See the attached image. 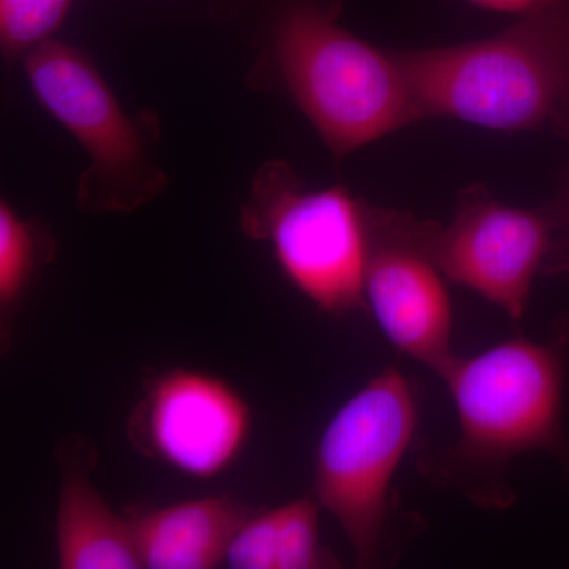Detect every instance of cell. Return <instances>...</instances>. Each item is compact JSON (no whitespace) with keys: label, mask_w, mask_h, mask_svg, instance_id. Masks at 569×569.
Segmentation results:
<instances>
[{"label":"cell","mask_w":569,"mask_h":569,"mask_svg":"<svg viewBox=\"0 0 569 569\" xmlns=\"http://www.w3.org/2000/svg\"><path fill=\"white\" fill-rule=\"evenodd\" d=\"M568 351L569 316H563L542 342L518 336L468 358L456 355L440 378L455 402L459 437L422 452L419 471L490 511L515 505L509 467L527 452L556 459L569 486Z\"/></svg>","instance_id":"obj_1"},{"label":"cell","mask_w":569,"mask_h":569,"mask_svg":"<svg viewBox=\"0 0 569 569\" xmlns=\"http://www.w3.org/2000/svg\"><path fill=\"white\" fill-rule=\"evenodd\" d=\"M396 54L421 119L569 138V0L489 39Z\"/></svg>","instance_id":"obj_2"},{"label":"cell","mask_w":569,"mask_h":569,"mask_svg":"<svg viewBox=\"0 0 569 569\" xmlns=\"http://www.w3.org/2000/svg\"><path fill=\"white\" fill-rule=\"evenodd\" d=\"M272 52L284 89L336 160L421 119L396 52L358 39L316 2L284 7Z\"/></svg>","instance_id":"obj_3"},{"label":"cell","mask_w":569,"mask_h":569,"mask_svg":"<svg viewBox=\"0 0 569 569\" xmlns=\"http://www.w3.org/2000/svg\"><path fill=\"white\" fill-rule=\"evenodd\" d=\"M418 418L411 381L388 367L337 410L320 438L313 497L346 533L358 567L383 559L392 479L417 436Z\"/></svg>","instance_id":"obj_4"},{"label":"cell","mask_w":569,"mask_h":569,"mask_svg":"<svg viewBox=\"0 0 569 569\" xmlns=\"http://www.w3.org/2000/svg\"><path fill=\"white\" fill-rule=\"evenodd\" d=\"M370 204L343 187L307 190L283 162L258 171L241 224L247 236L271 242L277 264L328 316L366 309Z\"/></svg>","instance_id":"obj_5"},{"label":"cell","mask_w":569,"mask_h":569,"mask_svg":"<svg viewBox=\"0 0 569 569\" xmlns=\"http://www.w3.org/2000/svg\"><path fill=\"white\" fill-rule=\"evenodd\" d=\"M24 71L37 102L91 159L78 187L82 211L132 212L163 192L168 178L144 133L88 54L48 40L24 56Z\"/></svg>","instance_id":"obj_6"},{"label":"cell","mask_w":569,"mask_h":569,"mask_svg":"<svg viewBox=\"0 0 569 569\" xmlns=\"http://www.w3.org/2000/svg\"><path fill=\"white\" fill-rule=\"evenodd\" d=\"M369 223L366 309L397 351L440 377L456 356L455 310L430 246L432 220L370 206Z\"/></svg>","instance_id":"obj_7"},{"label":"cell","mask_w":569,"mask_h":569,"mask_svg":"<svg viewBox=\"0 0 569 569\" xmlns=\"http://www.w3.org/2000/svg\"><path fill=\"white\" fill-rule=\"evenodd\" d=\"M552 238L546 208L500 203L482 186L460 192L451 222L430 228L433 257L449 282L475 291L512 320L529 309Z\"/></svg>","instance_id":"obj_8"},{"label":"cell","mask_w":569,"mask_h":569,"mask_svg":"<svg viewBox=\"0 0 569 569\" xmlns=\"http://www.w3.org/2000/svg\"><path fill=\"white\" fill-rule=\"evenodd\" d=\"M252 430V408L223 378L201 370H164L146 380L127 433L138 452L194 479L233 466Z\"/></svg>","instance_id":"obj_9"},{"label":"cell","mask_w":569,"mask_h":569,"mask_svg":"<svg viewBox=\"0 0 569 569\" xmlns=\"http://www.w3.org/2000/svg\"><path fill=\"white\" fill-rule=\"evenodd\" d=\"M62 482L56 515V549L61 569H140L129 518L112 511L93 488V449L84 440L61 448Z\"/></svg>","instance_id":"obj_10"},{"label":"cell","mask_w":569,"mask_h":569,"mask_svg":"<svg viewBox=\"0 0 569 569\" xmlns=\"http://www.w3.org/2000/svg\"><path fill=\"white\" fill-rule=\"evenodd\" d=\"M252 509L230 496L194 498L168 507L130 512L142 568L212 569Z\"/></svg>","instance_id":"obj_11"},{"label":"cell","mask_w":569,"mask_h":569,"mask_svg":"<svg viewBox=\"0 0 569 569\" xmlns=\"http://www.w3.org/2000/svg\"><path fill=\"white\" fill-rule=\"evenodd\" d=\"M313 496L295 498L268 511L252 512L228 545L231 569H321L337 567L318 531Z\"/></svg>","instance_id":"obj_12"},{"label":"cell","mask_w":569,"mask_h":569,"mask_svg":"<svg viewBox=\"0 0 569 569\" xmlns=\"http://www.w3.org/2000/svg\"><path fill=\"white\" fill-rule=\"evenodd\" d=\"M44 233L21 219L7 201L0 203V313L2 325L20 302L40 263H44Z\"/></svg>","instance_id":"obj_13"},{"label":"cell","mask_w":569,"mask_h":569,"mask_svg":"<svg viewBox=\"0 0 569 569\" xmlns=\"http://www.w3.org/2000/svg\"><path fill=\"white\" fill-rule=\"evenodd\" d=\"M73 0H0V43L7 58L51 40Z\"/></svg>","instance_id":"obj_14"},{"label":"cell","mask_w":569,"mask_h":569,"mask_svg":"<svg viewBox=\"0 0 569 569\" xmlns=\"http://www.w3.org/2000/svg\"><path fill=\"white\" fill-rule=\"evenodd\" d=\"M545 208L552 220L553 238L542 274L569 276V159L559 190Z\"/></svg>","instance_id":"obj_15"},{"label":"cell","mask_w":569,"mask_h":569,"mask_svg":"<svg viewBox=\"0 0 569 569\" xmlns=\"http://www.w3.org/2000/svg\"><path fill=\"white\" fill-rule=\"evenodd\" d=\"M467 2L479 7V9L526 17V14L533 13V11L553 6V3L560 2V0H467Z\"/></svg>","instance_id":"obj_16"}]
</instances>
